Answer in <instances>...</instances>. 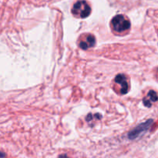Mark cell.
I'll return each instance as SVG.
<instances>
[{
    "label": "cell",
    "instance_id": "3957f363",
    "mask_svg": "<svg viewBox=\"0 0 158 158\" xmlns=\"http://www.w3.org/2000/svg\"><path fill=\"white\" fill-rule=\"evenodd\" d=\"M153 122H154L153 120H148L146 122H144V123L137 126V127L134 128L133 131H131L128 134V138L131 139V140H134V139L138 138L139 137L143 135L144 133H146L151 128V125L153 124Z\"/></svg>",
    "mask_w": 158,
    "mask_h": 158
},
{
    "label": "cell",
    "instance_id": "6da1fadb",
    "mask_svg": "<svg viewBox=\"0 0 158 158\" xmlns=\"http://www.w3.org/2000/svg\"><path fill=\"white\" fill-rule=\"evenodd\" d=\"M72 13L79 18H86L91 13V8L89 5L84 0H80L73 5Z\"/></svg>",
    "mask_w": 158,
    "mask_h": 158
},
{
    "label": "cell",
    "instance_id": "277c9868",
    "mask_svg": "<svg viewBox=\"0 0 158 158\" xmlns=\"http://www.w3.org/2000/svg\"><path fill=\"white\" fill-rule=\"evenodd\" d=\"M114 82L119 85L118 90L120 94H126L129 90V85H128L127 79L123 74H119L114 79Z\"/></svg>",
    "mask_w": 158,
    "mask_h": 158
},
{
    "label": "cell",
    "instance_id": "52a82bcc",
    "mask_svg": "<svg viewBox=\"0 0 158 158\" xmlns=\"http://www.w3.org/2000/svg\"><path fill=\"white\" fill-rule=\"evenodd\" d=\"M60 158H68V157H66V156H60Z\"/></svg>",
    "mask_w": 158,
    "mask_h": 158
},
{
    "label": "cell",
    "instance_id": "5b68a950",
    "mask_svg": "<svg viewBox=\"0 0 158 158\" xmlns=\"http://www.w3.org/2000/svg\"><path fill=\"white\" fill-rule=\"evenodd\" d=\"M96 39L94 35L91 34H86L83 36L82 35L81 40L80 41V47L83 49H88L89 48H92L95 46Z\"/></svg>",
    "mask_w": 158,
    "mask_h": 158
},
{
    "label": "cell",
    "instance_id": "8992f818",
    "mask_svg": "<svg viewBox=\"0 0 158 158\" xmlns=\"http://www.w3.org/2000/svg\"><path fill=\"white\" fill-rule=\"evenodd\" d=\"M157 100H158V97L155 91L151 90L149 93H148V96L143 99V104H144L145 106H148V107H151V105H152V103H154V102L157 101Z\"/></svg>",
    "mask_w": 158,
    "mask_h": 158
},
{
    "label": "cell",
    "instance_id": "7a4b0ae2",
    "mask_svg": "<svg viewBox=\"0 0 158 158\" xmlns=\"http://www.w3.org/2000/svg\"><path fill=\"white\" fill-rule=\"evenodd\" d=\"M111 25L117 32H123L128 30L131 27V22L123 15H117L114 17L111 21Z\"/></svg>",
    "mask_w": 158,
    "mask_h": 158
}]
</instances>
